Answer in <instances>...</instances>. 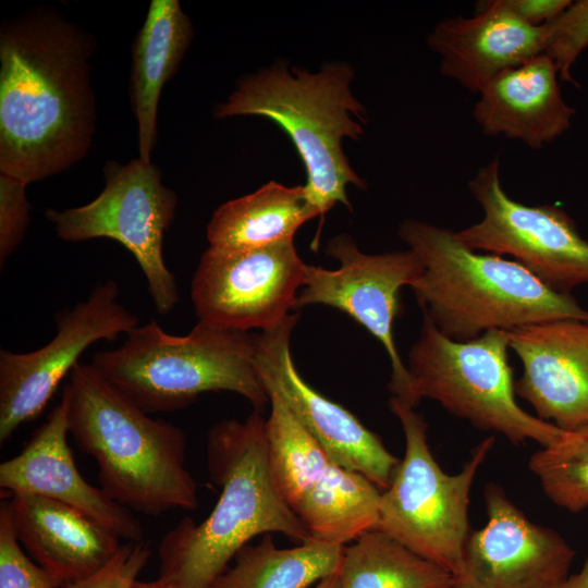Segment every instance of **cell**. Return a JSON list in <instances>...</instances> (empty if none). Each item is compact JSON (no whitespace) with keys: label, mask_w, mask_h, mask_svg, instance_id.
<instances>
[{"label":"cell","mask_w":588,"mask_h":588,"mask_svg":"<svg viewBox=\"0 0 588 588\" xmlns=\"http://www.w3.org/2000/svg\"><path fill=\"white\" fill-rule=\"evenodd\" d=\"M95 40L50 8L0 28V173L29 184L69 170L96 128Z\"/></svg>","instance_id":"6da1fadb"},{"label":"cell","mask_w":588,"mask_h":588,"mask_svg":"<svg viewBox=\"0 0 588 588\" xmlns=\"http://www.w3.org/2000/svg\"><path fill=\"white\" fill-rule=\"evenodd\" d=\"M207 465L220 497L203 522L186 516L162 537L156 579L166 588H210L237 552L261 534L280 532L301 543L310 540L275 485L260 412L244 421L213 425Z\"/></svg>","instance_id":"7a4b0ae2"},{"label":"cell","mask_w":588,"mask_h":588,"mask_svg":"<svg viewBox=\"0 0 588 588\" xmlns=\"http://www.w3.org/2000/svg\"><path fill=\"white\" fill-rule=\"evenodd\" d=\"M62 396L68 402L69 432L94 458L100 488L111 499L148 516L198 506L197 483L185 467L186 436L180 427L150 417L91 364L73 368Z\"/></svg>","instance_id":"3957f363"},{"label":"cell","mask_w":588,"mask_h":588,"mask_svg":"<svg viewBox=\"0 0 588 588\" xmlns=\"http://www.w3.org/2000/svg\"><path fill=\"white\" fill-rule=\"evenodd\" d=\"M399 236L424 267L411 286L424 317L453 341L552 320L588 322L572 294L552 291L514 260L467 248L454 231L406 219Z\"/></svg>","instance_id":"277c9868"},{"label":"cell","mask_w":588,"mask_h":588,"mask_svg":"<svg viewBox=\"0 0 588 588\" xmlns=\"http://www.w3.org/2000/svg\"><path fill=\"white\" fill-rule=\"evenodd\" d=\"M353 78L345 62L328 63L315 73L274 63L242 77L213 109L216 119L262 117L286 133L306 169L308 203L321 221L338 203L352 211L348 184L366 187L342 148L343 139L364 136L367 122L366 109L351 89Z\"/></svg>","instance_id":"5b68a950"},{"label":"cell","mask_w":588,"mask_h":588,"mask_svg":"<svg viewBox=\"0 0 588 588\" xmlns=\"http://www.w3.org/2000/svg\"><path fill=\"white\" fill-rule=\"evenodd\" d=\"M254 352L247 332L198 322L188 334L172 335L150 320L130 331L120 347L97 352L90 364L148 414L181 409L218 391L234 392L260 412L270 400Z\"/></svg>","instance_id":"8992f818"},{"label":"cell","mask_w":588,"mask_h":588,"mask_svg":"<svg viewBox=\"0 0 588 588\" xmlns=\"http://www.w3.org/2000/svg\"><path fill=\"white\" fill-rule=\"evenodd\" d=\"M389 406L402 425L405 453L391 485L381 492L376 528L456 577L470 532V489L495 439H483L462 470L449 475L429 449L424 416L393 396Z\"/></svg>","instance_id":"52a82bcc"},{"label":"cell","mask_w":588,"mask_h":588,"mask_svg":"<svg viewBox=\"0 0 588 588\" xmlns=\"http://www.w3.org/2000/svg\"><path fill=\"white\" fill-rule=\"evenodd\" d=\"M509 350L506 331L490 330L458 342L424 317L419 338L407 356L415 395L418 401L434 400L454 416L481 430L499 432L513 444L532 440L549 446L564 431L518 405Z\"/></svg>","instance_id":"ba28073f"},{"label":"cell","mask_w":588,"mask_h":588,"mask_svg":"<svg viewBox=\"0 0 588 588\" xmlns=\"http://www.w3.org/2000/svg\"><path fill=\"white\" fill-rule=\"evenodd\" d=\"M269 399L266 438L271 471L310 540L345 546L375 529L382 491L333 461L275 394Z\"/></svg>","instance_id":"9c48e42d"},{"label":"cell","mask_w":588,"mask_h":588,"mask_svg":"<svg viewBox=\"0 0 588 588\" xmlns=\"http://www.w3.org/2000/svg\"><path fill=\"white\" fill-rule=\"evenodd\" d=\"M106 185L90 203L45 216L65 242L107 237L121 243L138 262L157 311L169 314L180 301L174 274L163 258L164 233L175 217L176 194L161 170L139 158L123 166L108 161Z\"/></svg>","instance_id":"30bf717a"},{"label":"cell","mask_w":588,"mask_h":588,"mask_svg":"<svg viewBox=\"0 0 588 588\" xmlns=\"http://www.w3.org/2000/svg\"><path fill=\"white\" fill-rule=\"evenodd\" d=\"M468 189L483 217L455 232L464 246L512 256L556 293L571 294L588 284V242L575 221L558 206H528L512 199L501 184L498 156L478 169Z\"/></svg>","instance_id":"8fae6325"},{"label":"cell","mask_w":588,"mask_h":588,"mask_svg":"<svg viewBox=\"0 0 588 588\" xmlns=\"http://www.w3.org/2000/svg\"><path fill=\"white\" fill-rule=\"evenodd\" d=\"M326 254L340 262L335 270L307 265L295 310L326 305L345 313L385 348L391 363L392 396L416 407L413 382L396 350L393 322L401 311L400 291L421 275L424 267L411 249L370 255L362 253L348 234L331 238Z\"/></svg>","instance_id":"7c38bea8"},{"label":"cell","mask_w":588,"mask_h":588,"mask_svg":"<svg viewBox=\"0 0 588 588\" xmlns=\"http://www.w3.org/2000/svg\"><path fill=\"white\" fill-rule=\"evenodd\" d=\"M306 266L294 240L243 250L209 246L192 280L198 322L240 332L280 326L295 309Z\"/></svg>","instance_id":"4fadbf2b"},{"label":"cell","mask_w":588,"mask_h":588,"mask_svg":"<svg viewBox=\"0 0 588 588\" xmlns=\"http://www.w3.org/2000/svg\"><path fill=\"white\" fill-rule=\"evenodd\" d=\"M119 284H97L88 297L56 316L57 333L29 353L0 351V442L37 417L62 379L93 343L112 341L138 327L139 318L119 302Z\"/></svg>","instance_id":"5bb4252c"},{"label":"cell","mask_w":588,"mask_h":588,"mask_svg":"<svg viewBox=\"0 0 588 588\" xmlns=\"http://www.w3.org/2000/svg\"><path fill=\"white\" fill-rule=\"evenodd\" d=\"M297 318L292 313L280 326L253 334L254 363L268 395L275 394L333 461L385 490L401 460L355 415L299 375L290 346Z\"/></svg>","instance_id":"9a60e30c"},{"label":"cell","mask_w":588,"mask_h":588,"mask_svg":"<svg viewBox=\"0 0 588 588\" xmlns=\"http://www.w3.org/2000/svg\"><path fill=\"white\" fill-rule=\"evenodd\" d=\"M485 503L487 524L469 532L454 588H563L575 558L568 542L495 483L486 486Z\"/></svg>","instance_id":"2e32d148"},{"label":"cell","mask_w":588,"mask_h":588,"mask_svg":"<svg viewBox=\"0 0 588 588\" xmlns=\"http://www.w3.org/2000/svg\"><path fill=\"white\" fill-rule=\"evenodd\" d=\"M506 332L523 364L515 393L563 431L588 426V322L552 320Z\"/></svg>","instance_id":"e0dca14e"},{"label":"cell","mask_w":588,"mask_h":588,"mask_svg":"<svg viewBox=\"0 0 588 588\" xmlns=\"http://www.w3.org/2000/svg\"><path fill=\"white\" fill-rule=\"evenodd\" d=\"M68 434V402L62 396L22 450L0 464L1 490L61 502L87 515L120 539L143 540L144 529L133 512L81 475Z\"/></svg>","instance_id":"ac0fdd59"},{"label":"cell","mask_w":588,"mask_h":588,"mask_svg":"<svg viewBox=\"0 0 588 588\" xmlns=\"http://www.w3.org/2000/svg\"><path fill=\"white\" fill-rule=\"evenodd\" d=\"M543 36V25L530 26L502 0H491L479 1L470 17L440 21L427 42L440 57L442 75L479 94L499 73L542 54Z\"/></svg>","instance_id":"d6986e66"},{"label":"cell","mask_w":588,"mask_h":588,"mask_svg":"<svg viewBox=\"0 0 588 588\" xmlns=\"http://www.w3.org/2000/svg\"><path fill=\"white\" fill-rule=\"evenodd\" d=\"M9 511L25 552L62 585L97 573L122 546V539L87 515L45 497L11 494Z\"/></svg>","instance_id":"ffe728a7"},{"label":"cell","mask_w":588,"mask_h":588,"mask_svg":"<svg viewBox=\"0 0 588 588\" xmlns=\"http://www.w3.org/2000/svg\"><path fill=\"white\" fill-rule=\"evenodd\" d=\"M559 72L544 54L504 70L479 91L473 115L483 134L539 149L565 133L575 109L562 97Z\"/></svg>","instance_id":"44dd1931"},{"label":"cell","mask_w":588,"mask_h":588,"mask_svg":"<svg viewBox=\"0 0 588 588\" xmlns=\"http://www.w3.org/2000/svg\"><path fill=\"white\" fill-rule=\"evenodd\" d=\"M193 26L177 0H151L132 47L131 98L138 131V158L151 162L157 111L164 83L177 71Z\"/></svg>","instance_id":"7402d4cb"},{"label":"cell","mask_w":588,"mask_h":588,"mask_svg":"<svg viewBox=\"0 0 588 588\" xmlns=\"http://www.w3.org/2000/svg\"><path fill=\"white\" fill-rule=\"evenodd\" d=\"M318 217L304 185L271 181L254 193L222 204L207 225L209 246L243 250L294 240L297 230Z\"/></svg>","instance_id":"603a6c76"},{"label":"cell","mask_w":588,"mask_h":588,"mask_svg":"<svg viewBox=\"0 0 588 588\" xmlns=\"http://www.w3.org/2000/svg\"><path fill=\"white\" fill-rule=\"evenodd\" d=\"M345 546L309 540L280 549L270 535L246 544L210 588H310L340 569Z\"/></svg>","instance_id":"cb8c5ba5"},{"label":"cell","mask_w":588,"mask_h":588,"mask_svg":"<svg viewBox=\"0 0 588 588\" xmlns=\"http://www.w3.org/2000/svg\"><path fill=\"white\" fill-rule=\"evenodd\" d=\"M339 588H454L445 568L409 551L375 528L345 546Z\"/></svg>","instance_id":"d4e9b609"},{"label":"cell","mask_w":588,"mask_h":588,"mask_svg":"<svg viewBox=\"0 0 588 588\" xmlns=\"http://www.w3.org/2000/svg\"><path fill=\"white\" fill-rule=\"evenodd\" d=\"M529 469L555 505L572 513L588 507V426L564 431L529 458Z\"/></svg>","instance_id":"484cf974"},{"label":"cell","mask_w":588,"mask_h":588,"mask_svg":"<svg viewBox=\"0 0 588 588\" xmlns=\"http://www.w3.org/2000/svg\"><path fill=\"white\" fill-rule=\"evenodd\" d=\"M543 53L554 63L562 81L576 84L571 69L588 48V0L571 2L543 25Z\"/></svg>","instance_id":"4316f807"},{"label":"cell","mask_w":588,"mask_h":588,"mask_svg":"<svg viewBox=\"0 0 588 588\" xmlns=\"http://www.w3.org/2000/svg\"><path fill=\"white\" fill-rule=\"evenodd\" d=\"M63 586L22 549L13 530L9 500L0 504V588H59Z\"/></svg>","instance_id":"83f0119b"},{"label":"cell","mask_w":588,"mask_h":588,"mask_svg":"<svg viewBox=\"0 0 588 588\" xmlns=\"http://www.w3.org/2000/svg\"><path fill=\"white\" fill-rule=\"evenodd\" d=\"M26 183L0 173V266L22 243L30 219Z\"/></svg>","instance_id":"f1b7e54d"},{"label":"cell","mask_w":588,"mask_h":588,"mask_svg":"<svg viewBox=\"0 0 588 588\" xmlns=\"http://www.w3.org/2000/svg\"><path fill=\"white\" fill-rule=\"evenodd\" d=\"M151 555L150 542L126 541L113 559L91 576L59 588H132Z\"/></svg>","instance_id":"f546056e"},{"label":"cell","mask_w":588,"mask_h":588,"mask_svg":"<svg viewBox=\"0 0 588 588\" xmlns=\"http://www.w3.org/2000/svg\"><path fill=\"white\" fill-rule=\"evenodd\" d=\"M571 0H502V3L526 24L540 27L559 15Z\"/></svg>","instance_id":"4dcf8cb0"},{"label":"cell","mask_w":588,"mask_h":588,"mask_svg":"<svg viewBox=\"0 0 588 588\" xmlns=\"http://www.w3.org/2000/svg\"><path fill=\"white\" fill-rule=\"evenodd\" d=\"M563 588H588V558L578 573L569 575Z\"/></svg>","instance_id":"1f68e13d"},{"label":"cell","mask_w":588,"mask_h":588,"mask_svg":"<svg viewBox=\"0 0 588 588\" xmlns=\"http://www.w3.org/2000/svg\"><path fill=\"white\" fill-rule=\"evenodd\" d=\"M315 588H339L338 573L324 578Z\"/></svg>","instance_id":"d6a6232c"},{"label":"cell","mask_w":588,"mask_h":588,"mask_svg":"<svg viewBox=\"0 0 588 588\" xmlns=\"http://www.w3.org/2000/svg\"><path fill=\"white\" fill-rule=\"evenodd\" d=\"M132 588H166L162 584H160L157 579L151 581H143L137 579Z\"/></svg>","instance_id":"836d02e7"}]
</instances>
